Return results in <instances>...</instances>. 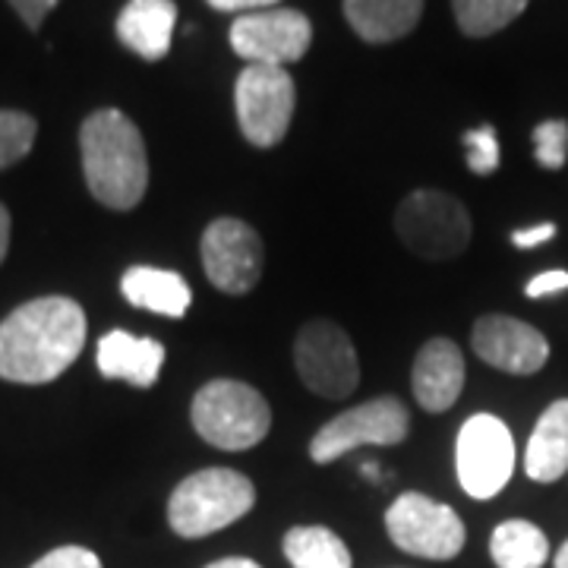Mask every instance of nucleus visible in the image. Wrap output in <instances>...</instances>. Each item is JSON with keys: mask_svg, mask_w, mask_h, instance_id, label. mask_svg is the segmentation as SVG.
<instances>
[{"mask_svg": "<svg viewBox=\"0 0 568 568\" xmlns=\"http://www.w3.org/2000/svg\"><path fill=\"white\" fill-rule=\"evenodd\" d=\"M85 345V313L70 297H39L0 323V379L44 386L77 364Z\"/></svg>", "mask_w": 568, "mask_h": 568, "instance_id": "1", "label": "nucleus"}, {"mask_svg": "<svg viewBox=\"0 0 568 568\" xmlns=\"http://www.w3.org/2000/svg\"><path fill=\"white\" fill-rule=\"evenodd\" d=\"M82 174L89 193L114 212H130L149 190V155L136 123L118 108H102L82 121Z\"/></svg>", "mask_w": 568, "mask_h": 568, "instance_id": "2", "label": "nucleus"}, {"mask_svg": "<svg viewBox=\"0 0 568 568\" xmlns=\"http://www.w3.org/2000/svg\"><path fill=\"white\" fill-rule=\"evenodd\" d=\"M256 503V487L241 470L205 467L183 477L168 499V525L186 540L209 537L241 521Z\"/></svg>", "mask_w": 568, "mask_h": 568, "instance_id": "3", "label": "nucleus"}, {"mask_svg": "<svg viewBox=\"0 0 568 568\" xmlns=\"http://www.w3.org/2000/svg\"><path fill=\"white\" fill-rule=\"evenodd\" d=\"M190 420L209 446L244 452L263 443L272 429V407L263 392L241 379H212L193 395Z\"/></svg>", "mask_w": 568, "mask_h": 568, "instance_id": "4", "label": "nucleus"}, {"mask_svg": "<svg viewBox=\"0 0 568 568\" xmlns=\"http://www.w3.org/2000/svg\"><path fill=\"white\" fill-rule=\"evenodd\" d=\"M402 244L420 260H455L470 244V215L462 200L443 190H414L395 212Z\"/></svg>", "mask_w": 568, "mask_h": 568, "instance_id": "5", "label": "nucleus"}, {"mask_svg": "<svg viewBox=\"0 0 568 568\" xmlns=\"http://www.w3.org/2000/svg\"><path fill=\"white\" fill-rule=\"evenodd\" d=\"M455 470H458V484L470 499L499 496L515 470L511 429L493 414L467 417L455 443Z\"/></svg>", "mask_w": 568, "mask_h": 568, "instance_id": "6", "label": "nucleus"}, {"mask_svg": "<svg viewBox=\"0 0 568 568\" xmlns=\"http://www.w3.org/2000/svg\"><path fill=\"white\" fill-rule=\"evenodd\" d=\"M294 104H297V89L284 67L246 63V70L237 77L234 85L237 123L246 142H253L256 149H272L287 136Z\"/></svg>", "mask_w": 568, "mask_h": 568, "instance_id": "7", "label": "nucleus"}, {"mask_svg": "<svg viewBox=\"0 0 568 568\" xmlns=\"http://www.w3.org/2000/svg\"><path fill=\"white\" fill-rule=\"evenodd\" d=\"M407 407L395 395H379L328 420L310 439V458L316 465H332L361 446H398L407 439Z\"/></svg>", "mask_w": 568, "mask_h": 568, "instance_id": "8", "label": "nucleus"}, {"mask_svg": "<svg viewBox=\"0 0 568 568\" xmlns=\"http://www.w3.org/2000/svg\"><path fill=\"white\" fill-rule=\"evenodd\" d=\"M294 366L304 386L328 402H342L361 383L357 351L351 345L345 328L332 320H313L297 332Z\"/></svg>", "mask_w": 568, "mask_h": 568, "instance_id": "9", "label": "nucleus"}, {"mask_svg": "<svg viewBox=\"0 0 568 568\" xmlns=\"http://www.w3.org/2000/svg\"><path fill=\"white\" fill-rule=\"evenodd\" d=\"M386 530L392 544L420 559L446 562L465 549V521L455 508L429 499L424 493H402L386 511Z\"/></svg>", "mask_w": 568, "mask_h": 568, "instance_id": "10", "label": "nucleus"}, {"mask_svg": "<svg viewBox=\"0 0 568 568\" xmlns=\"http://www.w3.org/2000/svg\"><path fill=\"white\" fill-rule=\"evenodd\" d=\"M310 41H313V26L301 10L291 7L253 10L231 22L234 54L260 67L297 63L310 51Z\"/></svg>", "mask_w": 568, "mask_h": 568, "instance_id": "11", "label": "nucleus"}, {"mask_svg": "<svg viewBox=\"0 0 568 568\" xmlns=\"http://www.w3.org/2000/svg\"><path fill=\"white\" fill-rule=\"evenodd\" d=\"M203 268L209 282L224 294H250L265 265V250L256 227L241 219H215L203 234Z\"/></svg>", "mask_w": 568, "mask_h": 568, "instance_id": "12", "label": "nucleus"}, {"mask_svg": "<svg viewBox=\"0 0 568 568\" xmlns=\"http://www.w3.org/2000/svg\"><path fill=\"white\" fill-rule=\"evenodd\" d=\"M470 345L484 364L511 376H530L544 369L549 361V342L544 338V332H537L534 325L521 323L515 316H499V313L474 323Z\"/></svg>", "mask_w": 568, "mask_h": 568, "instance_id": "13", "label": "nucleus"}, {"mask_svg": "<svg viewBox=\"0 0 568 568\" xmlns=\"http://www.w3.org/2000/svg\"><path fill=\"white\" fill-rule=\"evenodd\" d=\"M410 388L417 405L429 414H443L455 405L465 388V357L458 345L448 338H429L414 357Z\"/></svg>", "mask_w": 568, "mask_h": 568, "instance_id": "14", "label": "nucleus"}, {"mask_svg": "<svg viewBox=\"0 0 568 568\" xmlns=\"http://www.w3.org/2000/svg\"><path fill=\"white\" fill-rule=\"evenodd\" d=\"M164 345L155 338H136L123 328L108 332L99 342V373L104 379H121L136 388H152L164 366Z\"/></svg>", "mask_w": 568, "mask_h": 568, "instance_id": "15", "label": "nucleus"}, {"mask_svg": "<svg viewBox=\"0 0 568 568\" xmlns=\"http://www.w3.org/2000/svg\"><path fill=\"white\" fill-rule=\"evenodd\" d=\"M178 26L174 0H130L118 17V39L142 61H162Z\"/></svg>", "mask_w": 568, "mask_h": 568, "instance_id": "16", "label": "nucleus"}, {"mask_svg": "<svg viewBox=\"0 0 568 568\" xmlns=\"http://www.w3.org/2000/svg\"><path fill=\"white\" fill-rule=\"evenodd\" d=\"M121 294L140 310L159 313L168 320H181L193 304V291L183 282V275L155 268V265H133L121 278Z\"/></svg>", "mask_w": 568, "mask_h": 568, "instance_id": "17", "label": "nucleus"}, {"mask_svg": "<svg viewBox=\"0 0 568 568\" xmlns=\"http://www.w3.org/2000/svg\"><path fill=\"white\" fill-rule=\"evenodd\" d=\"M525 474L537 484H556L568 474V398L540 414L525 452Z\"/></svg>", "mask_w": 568, "mask_h": 568, "instance_id": "18", "label": "nucleus"}, {"mask_svg": "<svg viewBox=\"0 0 568 568\" xmlns=\"http://www.w3.org/2000/svg\"><path fill=\"white\" fill-rule=\"evenodd\" d=\"M424 17V0H345V20L369 44L410 36Z\"/></svg>", "mask_w": 568, "mask_h": 568, "instance_id": "19", "label": "nucleus"}, {"mask_svg": "<svg viewBox=\"0 0 568 568\" xmlns=\"http://www.w3.org/2000/svg\"><path fill=\"white\" fill-rule=\"evenodd\" d=\"M489 556L499 568H544L549 559V540L537 525L511 518L493 530Z\"/></svg>", "mask_w": 568, "mask_h": 568, "instance_id": "20", "label": "nucleus"}, {"mask_svg": "<svg viewBox=\"0 0 568 568\" xmlns=\"http://www.w3.org/2000/svg\"><path fill=\"white\" fill-rule=\"evenodd\" d=\"M282 547L294 568H354L345 540L328 528H291Z\"/></svg>", "mask_w": 568, "mask_h": 568, "instance_id": "21", "label": "nucleus"}, {"mask_svg": "<svg viewBox=\"0 0 568 568\" xmlns=\"http://www.w3.org/2000/svg\"><path fill=\"white\" fill-rule=\"evenodd\" d=\"M530 0H452L455 20L470 39H487L515 22Z\"/></svg>", "mask_w": 568, "mask_h": 568, "instance_id": "22", "label": "nucleus"}, {"mask_svg": "<svg viewBox=\"0 0 568 568\" xmlns=\"http://www.w3.org/2000/svg\"><path fill=\"white\" fill-rule=\"evenodd\" d=\"M39 123L22 111H0V168L22 162L36 145Z\"/></svg>", "mask_w": 568, "mask_h": 568, "instance_id": "23", "label": "nucleus"}, {"mask_svg": "<svg viewBox=\"0 0 568 568\" xmlns=\"http://www.w3.org/2000/svg\"><path fill=\"white\" fill-rule=\"evenodd\" d=\"M534 155L547 171H559L568 159V123L544 121L534 126Z\"/></svg>", "mask_w": 568, "mask_h": 568, "instance_id": "24", "label": "nucleus"}, {"mask_svg": "<svg viewBox=\"0 0 568 568\" xmlns=\"http://www.w3.org/2000/svg\"><path fill=\"white\" fill-rule=\"evenodd\" d=\"M465 159L467 168L477 174V178H487L499 168V140H496V130L484 123V126H474L465 133Z\"/></svg>", "mask_w": 568, "mask_h": 568, "instance_id": "25", "label": "nucleus"}, {"mask_svg": "<svg viewBox=\"0 0 568 568\" xmlns=\"http://www.w3.org/2000/svg\"><path fill=\"white\" fill-rule=\"evenodd\" d=\"M32 568H102V559L85 547H61L41 556Z\"/></svg>", "mask_w": 568, "mask_h": 568, "instance_id": "26", "label": "nucleus"}, {"mask_svg": "<svg viewBox=\"0 0 568 568\" xmlns=\"http://www.w3.org/2000/svg\"><path fill=\"white\" fill-rule=\"evenodd\" d=\"M559 291H568V272H562V268L540 272V275H534V278L525 284V294H528L530 301H540V297L559 294Z\"/></svg>", "mask_w": 568, "mask_h": 568, "instance_id": "27", "label": "nucleus"}, {"mask_svg": "<svg viewBox=\"0 0 568 568\" xmlns=\"http://www.w3.org/2000/svg\"><path fill=\"white\" fill-rule=\"evenodd\" d=\"M556 224L544 222V224H534V227H518V231H511V244L518 246V250H534V246L547 244L556 237Z\"/></svg>", "mask_w": 568, "mask_h": 568, "instance_id": "28", "label": "nucleus"}, {"mask_svg": "<svg viewBox=\"0 0 568 568\" xmlns=\"http://www.w3.org/2000/svg\"><path fill=\"white\" fill-rule=\"evenodd\" d=\"M10 3H13V10L26 20L29 29H39L41 22H44V17H48L61 0H10Z\"/></svg>", "mask_w": 568, "mask_h": 568, "instance_id": "29", "label": "nucleus"}, {"mask_svg": "<svg viewBox=\"0 0 568 568\" xmlns=\"http://www.w3.org/2000/svg\"><path fill=\"white\" fill-rule=\"evenodd\" d=\"M278 0H209V7L222 13H253V10H268Z\"/></svg>", "mask_w": 568, "mask_h": 568, "instance_id": "30", "label": "nucleus"}, {"mask_svg": "<svg viewBox=\"0 0 568 568\" xmlns=\"http://www.w3.org/2000/svg\"><path fill=\"white\" fill-rule=\"evenodd\" d=\"M7 250H10V212H7V205L0 203V263L7 256Z\"/></svg>", "mask_w": 568, "mask_h": 568, "instance_id": "31", "label": "nucleus"}, {"mask_svg": "<svg viewBox=\"0 0 568 568\" xmlns=\"http://www.w3.org/2000/svg\"><path fill=\"white\" fill-rule=\"evenodd\" d=\"M205 568H263L256 566L253 559H241V556H231V559H219V562H212V566Z\"/></svg>", "mask_w": 568, "mask_h": 568, "instance_id": "32", "label": "nucleus"}, {"mask_svg": "<svg viewBox=\"0 0 568 568\" xmlns=\"http://www.w3.org/2000/svg\"><path fill=\"white\" fill-rule=\"evenodd\" d=\"M556 568H568V540L556 552Z\"/></svg>", "mask_w": 568, "mask_h": 568, "instance_id": "33", "label": "nucleus"}]
</instances>
